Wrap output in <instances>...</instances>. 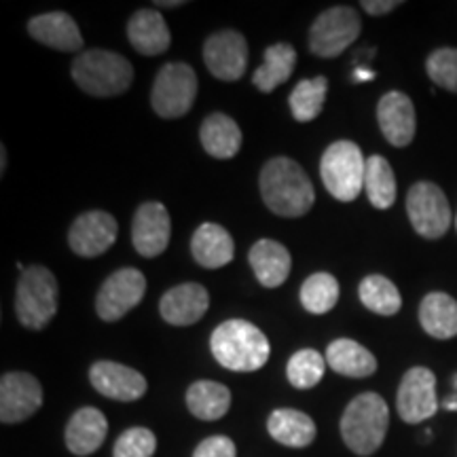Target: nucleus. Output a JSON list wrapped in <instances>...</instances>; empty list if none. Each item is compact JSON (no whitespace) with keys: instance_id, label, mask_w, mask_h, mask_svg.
<instances>
[{"instance_id":"nucleus-37","label":"nucleus","mask_w":457,"mask_h":457,"mask_svg":"<svg viewBox=\"0 0 457 457\" xmlns=\"http://www.w3.org/2000/svg\"><path fill=\"white\" fill-rule=\"evenodd\" d=\"M193 457H236V443L228 436H210L197 445Z\"/></svg>"},{"instance_id":"nucleus-20","label":"nucleus","mask_w":457,"mask_h":457,"mask_svg":"<svg viewBox=\"0 0 457 457\" xmlns=\"http://www.w3.org/2000/svg\"><path fill=\"white\" fill-rule=\"evenodd\" d=\"M108 421L100 409L83 407L71 417L66 426V447L71 453L85 457L96 453L106 441Z\"/></svg>"},{"instance_id":"nucleus-26","label":"nucleus","mask_w":457,"mask_h":457,"mask_svg":"<svg viewBox=\"0 0 457 457\" xmlns=\"http://www.w3.org/2000/svg\"><path fill=\"white\" fill-rule=\"evenodd\" d=\"M327 364L335 373L364 379L377 370V358L353 339H335L327 347Z\"/></svg>"},{"instance_id":"nucleus-7","label":"nucleus","mask_w":457,"mask_h":457,"mask_svg":"<svg viewBox=\"0 0 457 457\" xmlns=\"http://www.w3.org/2000/svg\"><path fill=\"white\" fill-rule=\"evenodd\" d=\"M197 98V74L185 62H170L157 72L151 104L162 119H180Z\"/></svg>"},{"instance_id":"nucleus-24","label":"nucleus","mask_w":457,"mask_h":457,"mask_svg":"<svg viewBox=\"0 0 457 457\" xmlns=\"http://www.w3.org/2000/svg\"><path fill=\"white\" fill-rule=\"evenodd\" d=\"M199 140L210 157L231 159L242 148V129L225 112H212L199 128Z\"/></svg>"},{"instance_id":"nucleus-2","label":"nucleus","mask_w":457,"mask_h":457,"mask_svg":"<svg viewBox=\"0 0 457 457\" xmlns=\"http://www.w3.org/2000/svg\"><path fill=\"white\" fill-rule=\"evenodd\" d=\"M212 356L220 367L236 373H253L267 364L271 347L270 339L248 320H227L210 337Z\"/></svg>"},{"instance_id":"nucleus-30","label":"nucleus","mask_w":457,"mask_h":457,"mask_svg":"<svg viewBox=\"0 0 457 457\" xmlns=\"http://www.w3.org/2000/svg\"><path fill=\"white\" fill-rule=\"evenodd\" d=\"M364 188H367L369 202L377 210L392 208L396 202V179H394V170L386 157L373 155L367 159Z\"/></svg>"},{"instance_id":"nucleus-12","label":"nucleus","mask_w":457,"mask_h":457,"mask_svg":"<svg viewBox=\"0 0 457 457\" xmlns=\"http://www.w3.org/2000/svg\"><path fill=\"white\" fill-rule=\"evenodd\" d=\"M204 62L219 81H239L248 66V43L237 30L214 32L204 45Z\"/></svg>"},{"instance_id":"nucleus-25","label":"nucleus","mask_w":457,"mask_h":457,"mask_svg":"<svg viewBox=\"0 0 457 457\" xmlns=\"http://www.w3.org/2000/svg\"><path fill=\"white\" fill-rule=\"evenodd\" d=\"M273 441L290 449H305L316 441V424L307 413L296 409H278L267 420Z\"/></svg>"},{"instance_id":"nucleus-33","label":"nucleus","mask_w":457,"mask_h":457,"mask_svg":"<svg viewBox=\"0 0 457 457\" xmlns=\"http://www.w3.org/2000/svg\"><path fill=\"white\" fill-rule=\"evenodd\" d=\"M358 295L369 312L379 316H394L403 307V296L390 279L384 276H367L358 286Z\"/></svg>"},{"instance_id":"nucleus-9","label":"nucleus","mask_w":457,"mask_h":457,"mask_svg":"<svg viewBox=\"0 0 457 457\" xmlns=\"http://www.w3.org/2000/svg\"><path fill=\"white\" fill-rule=\"evenodd\" d=\"M407 214L415 231L426 239L443 237L451 227L447 195L434 182L421 180L409 188Z\"/></svg>"},{"instance_id":"nucleus-36","label":"nucleus","mask_w":457,"mask_h":457,"mask_svg":"<svg viewBox=\"0 0 457 457\" xmlns=\"http://www.w3.org/2000/svg\"><path fill=\"white\" fill-rule=\"evenodd\" d=\"M157 438L148 428H129L117 438L112 457H153Z\"/></svg>"},{"instance_id":"nucleus-14","label":"nucleus","mask_w":457,"mask_h":457,"mask_svg":"<svg viewBox=\"0 0 457 457\" xmlns=\"http://www.w3.org/2000/svg\"><path fill=\"white\" fill-rule=\"evenodd\" d=\"M43 387L30 373H4L0 379V421L20 424L41 409Z\"/></svg>"},{"instance_id":"nucleus-38","label":"nucleus","mask_w":457,"mask_h":457,"mask_svg":"<svg viewBox=\"0 0 457 457\" xmlns=\"http://www.w3.org/2000/svg\"><path fill=\"white\" fill-rule=\"evenodd\" d=\"M398 0H362V9L367 11L369 15H386V13H392L394 9L398 7Z\"/></svg>"},{"instance_id":"nucleus-3","label":"nucleus","mask_w":457,"mask_h":457,"mask_svg":"<svg viewBox=\"0 0 457 457\" xmlns=\"http://www.w3.org/2000/svg\"><path fill=\"white\" fill-rule=\"evenodd\" d=\"M390 409L375 392L360 394L347 404L341 417V438L356 455H373L386 441Z\"/></svg>"},{"instance_id":"nucleus-32","label":"nucleus","mask_w":457,"mask_h":457,"mask_svg":"<svg viewBox=\"0 0 457 457\" xmlns=\"http://www.w3.org/2000/svg\"><path fill=\"white\" fill-rule=\"evenodd\" d=\"M303 310L313 313V316H322L328 313L339 301V282L330 273H313L303 282L299 293Z\"/></svg>"},{"instance_id":"nucleus-39","label":"nucleus","mask_w":457,"mask_h":457,"mask_svg":"<svg viewBox=\"0 0 457 457\" xmlns=\"http://www.w3.org/2000/svg\"><path fill=\"white\" fill-rule=\"evenodd\" d=\"M182 0H170V3H165V0H157L155 7H162V9H176V7H182Z\"/></svg>"},{"instance_id":"nucleus-18","label":"nucleus","mask_w":457,"mask_h":457,"mask_svg":"<svg viewBox=\"0 0 457 457\" xmlns=\"http://www.w3.org/2000/svg\"><path fill=\"white\" fill-rule=\"evenodd\" d=\"M208 307V290L197 282L174 286L159 301V313L171 327H191L205 316Z\"/></svg>"},{"instance_id":"nucleus-17","label":"nucleus","mask_w":457,"mask_h":457,"mask_svg":"<svg viewBox=\"0 0 457 457\" xmlns=\"http://www.w3.org/2000/svg\"><path fill=\"white\" fill-rule=\"evenodd\" d=\"M377 121H379L381 134L392 146L404 148L415 138L417 117L415 106L407 94L403 91H390L377 104Z\"/></svg>"},{"instance_id":"nucleus-31","label":"nucleus","mask_w":457,"mask_h":457,"mask_svg":"<svg viewBox=\"0 0 457 457\" xmlns=\"http://www.w3.org/2000/svg\"><path fill=\"white\" fill-rule=\"evenodd\" d=\"M327 77H313L296 83V87L293 89L288 100L290 112H293V117L301 123L313 121V119H318L320 112H322L324 102H327Z\"/></svg>"},{"instance_id":"nucleus-21","label":"nucleus","mask_w":457,"mask_h":457,"mask_svg":"<svg viewBox=\"0 0 457 457\" xmlns=\"http://www.w3.org/2000/svg\"><path fill=\"white\" fill-rule=\"evenodd\" d=\"M129 45L140 55H162L170 49L171 34L157 9H140L128 21Z\"/></svg>"},{"instance_id":"nucleus-34","label":"nucleus","mask_w":457,"mask_h":457,"mask_svg":"<svg viewBox=\"0 0 457 457\" xmlns=\"http://www.w3.org/2000/svg\"><path fill=\"white\" fill-rule=\"evenodd\" d=\"M327 367V358L320 352L301 350L290 356L288 364H286V377L296 390H312L322 381Z\"/></svg>"},{"instance_id":"nucleus-28","label":"nucleus","mask_w":457,"mask_h":457,"mask_svg":"<svg viewBox=\"0 0 457 457\" xmlns=\"http://www.w3.org/2000/svg\"><path fill=\"white\" fill-rule=\"evenodd\" d=\"M296 66V51L288 43H273L265 49V62L253 74L254 87L262 94H271L293 77Z\"/></svg>"},{"instance_id":"nucleus-5","label":"nucleus","mask_w":457,"mask_h":457,"mask_svg":"<svg viewBox=\"0 0 457 457\" xmlns=\"http://www.w3.org/2000/svg\"><path fill=\"white\" fill-rule=\"evenodd\" d=\"M60 305V286L43 265H32L21 273L15 290V313L21 327L43 330L54 320Z\"/></svg>"},{"instance_id":"nucleus-13","label":"nucleus","mask_w":457,"mask_h":457,"mask_svg":"<svg viewBox=\"0 0 457 457\" xmlns=\"http://www.w3.org/2000/svg\"><path fill=\"white\" fill-rule=\"evenodd\" d=\"M119 236V225L104 210H91L79 216L68 231V244L74 254L83 259H96L111 250Z\"/></svg>"},{"instance_id":"nucleus-23","label":"nucleus","mask_w":457,"mask_h":457,"mask_svg":"<svg viewBox=\"0 0 457 457\" xmlns=\"http://www.w3.org/2000/svg\"><path fill=\"white\" fill-rule=\"evenodd\" d=\"M250 267H253L254 276L265 288H278L290 276L293 270V259L286 245L273 239H259L248 254Z\"/></svg>"},{"instance_id":"nucleus-4","label":"nucleus","mask_w":457,"mask_h":457,"mask_svg":"<svg viewBox=\"0 0 457 457\" xmlns=\"http://www.w3.org/2000/svg\"><path fill=\"white\" fill-rule=\"evenodd\" d=\"M72 81L85 94L96 98H114L129 89L134 81V68L123 55L106 49H87L74 57Z\"/></svg>"},{"instance_id":"nucleus-35","label":"nucleus","mask_w":457,"mask_h":457,"mask_svg":"<svg viewBox=\"0 0 457 457\" xmlns=\"http://www.w3.org/2000/svg\"><path fill=\"white\" fill-rule=\"evenodd\" d=\"M426 71L438 87L457 94V49L443 47L434 51L426 60Z\"/></svg>"},{"instance_id":"nucleus-40","label":"nucleus","mask_w":457,"mask_h":457,"mask_svg":"<svg viewBox=\"0 0 457 457\" xmlns=\"http://www.w3.org/2000/svg\"><path fill=\"white\" fill-rule=\"evenodd\" d=\"M7 171V148L0 146V174Z\"/></svg>"},{"instance_id":"nucleus-8","label":"nucleus","mask_w":457,"mask_h":457,"mask_svg":"<svg viewBox=\"0 0 457 457\" xmlns=\"http://www.w3.org/2000/svg\"><path fill=\"white\" fill-rule=\"evenodd\" d=\"M360 30H362V21L356 9L345 7V4L330 7L322 11L312 24L310 51L322 60H333L356 41Z\"/></svg>"},{"instance_id":"nucleus-29","label":"nucleus","mask_w":457,"mask_h":457,"mask_svg":"<svg viewBox=\"0 0 457 457\" xmlns=\"http://www.w3.org/2000/svg\"><path fill=\"white\" fill-rule=\"evenodd\" d=\"M187 407L197 420L216 421L231 409V392L219 381H195L187 390Z\"/></svg>"},{"instance_id":"nucleus-42","label":"nucleus","mask_w":457,"mask_h":457,"mask_svg":"<svg viewBox=\"0 0 457 457\" xmlns=\"http://www.w3.org/2000/svg\"><path fill=\"white\" fill-rule=\"evenodd\" d=\"M453 386H455V390H457V375L453 377Z\"/></svg>"},{"instance_id":"nucleus-6","label":"nucleus","mask_w":457,"mask_h":457,"mask_svg":"<svg viewBox=\"0 0 457 457\" xmlns=\"http://www.w3.org/2000/svg\"><path fill=\"white\" fill-rule=\"evenodd\" d=\"M364 174H367V159L356 142L337 140L324 151L320 176L327 191L339 202H353L362 193Z\"/></svg>"},{"instance_id":"nucleus-27","label":"nucleus","mask_w":457,"mask_h":457,"mask_svg":"<svg viewBox=\"0 0 457 457\" xmlns=\"http://www.w3.org/2000/svg\"><path fill=\"white\" fill-rule=\"evenodd\" d=\"M420 324L434 339L457 337V301L445 293H430L420 305Z\"/></svg>"},{"instance_id":"nucleus-41","label":"nucleus","mask_w":457,"mask_h":457,"mask_svg":"<svg viewBox=\"0 0 457 457\" xmlns=\"http://www.w3.org/2000/svg\"><path fill=\"white\" fill-rule=\"evenodd\" d=\"M356 79H358V81H369V79H373V72H370V71H358Z\"/></svg>"},{"instance_id":"nucleus-16","label":"nucleus","mask_w":457,"mask_h":457,"mask_svg":"<svg viewBox=\"0 0 457 457\" xmlns=\"http://www.w3.org/2000/svg\"><path fill=\"white\" fill-rule=\"evenodd\" d=\"M89 381L102 396L121 400V403H134L145 396L148 390L145 375H140L136 369L125 367V364L111 362V360H100V362L91 364Z\"/></svg>"},{"instance_id":"nucleus-10","label":"nucleus","mask_w":457,"mask_h":457,"mask_svg":"<svg viewBox=\"0 0 457 457\" xmlns=\"http://www.w3.org/2000/svg\"><path fill=\"white\" fill-rule=\"evenodd\" d=\"M145 273L134 267H123L100 286L98 296H96V312L104 322H117L145 299Z\"/></svg>"},{"instance_id":"nucleus-1","label":"nucleus","mask_w":457,"mask_h":457,"mask_svg":"<svg viewBox=\"0 0 457 457\" xmlns=\"http://www.w3.org/2000/svg\"><path fill=\"white\" fill-rule=\"evenodd\" d=\"M259 187L267 208L284 219L305 216L316 204L310 176L288 157H273L262 165Z\"/></svg>"},{"instance_id":"nucleus-11","label":"nucleus","mask_w":457,"mask_h":457,"mask_svg":"<svg viewBox=\"0 0 457 457\" xmlns=\"http://www.w3.org/2000/svg\"><path fill=\"white\" fill-rule=\"evenodd\" d=\"M396 409L407 424H421L436 413V377L430 369L413 367L404 373L396 394Z\"/></svg>"},{"instance_id":"nucleus-22","label":"nucleus","mask_w":457,"mask_h":457,"mask_svg":"<svg viewBox=\"0 0 457 457\" xmlns=\"http://www.w3.org/2000/svg\"><path fill=\"white\" fill-rule=\"evenodd\" d=\"M191 254L195 262L205 270H220L228 265L236 254L231 233L216 222H204L202 227L193 233Z\"/></svg>"},{"instance_id":"nucleus-43","label":"nucleus","mask_w":457,"mask_h":457,"mask_svg":"<svg viewBox=\"0 0 457 457\" xmlns=\"http://www.w3.org/2000/svg\"><path fill=\"white\" fill-rule=\"evenodd\" d=\"M455 227H457V219H455Z\"/></svg>"},{"instance_id":"nucleus-15","label":"nucleus","mask_w":457,"mask_h":457,"mask_svg":"<svg viewBox=\"0 0 457 457\" xmlns=\"http://www.w3.org/2000/svg\"><path fill=\"white\" fill-rule=\"evenodd\" d=\"M170 237L171 219L168 208L159 202L142 204L131 220V242L136 253L145 259H155L168 250Z\"/></svg>"},{"instance_id":"nucleus-19","label":"nucleus","mask_w":457,"mask_h":457,"mask_svg":"<svg viewBox=\"0 0 457 457\" xmlns=\"http://www.w3.org/2000/svg\"><path fill=\"white\" fill-rule=\"evenodd\" d=\"M28 32L34 41L55 51L77 54L83 49L81 30H79L77 21L64 11H51V13L32 17L28 21Z\"/></svg>"}]
</instances>
